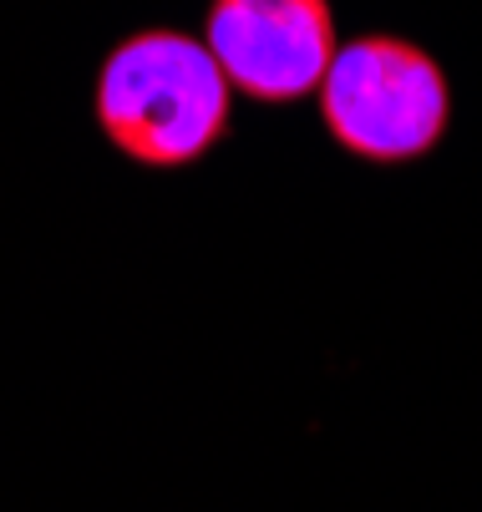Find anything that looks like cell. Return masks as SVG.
<instances>
[{"instance_id":"cell-1","label":"cell","mask_w":482,"mask_h":512,"mask_svg":"<svg viewBox=\"0 0 482 512\" xmlns=\"http://www.w3.org/2000/svg\"><path fill=\"white\" fill-rule=\"evenodd\" d=\"M97 122L143 168H188L229 127V82L183 31H137L97 71Z\"/></svg>"},{"instance_id":"cell-2","label":"cell","mask_w":482,"mask_h":512,"mask_svg":"<svg viewBox=\"0 0 482 512\" xmlns=\"http://www.w3.org/2000/svg\"><path fill=\"white\" fill-rule=\"evenodd\" d=\"M315 102L325 132L366 163L427 158L452 122L447 71L432 51L401 36H356L335 46Z\"/></svg>"},{"instance_id":"cell-3","label":"cell","mask_w":482,"mask_h":512,"mask_svg":"<svg viewBox=\"0 0 482 512\" xmlns=\"http://www.w3.org/2000/svg\"><path fill=\"white\" fill-rule=\"evenodd\" d=\"M203 46L219 61L229 92L280 107L315 97L340 41L330 0H214Z\"/></svg>"}]
</instances>
